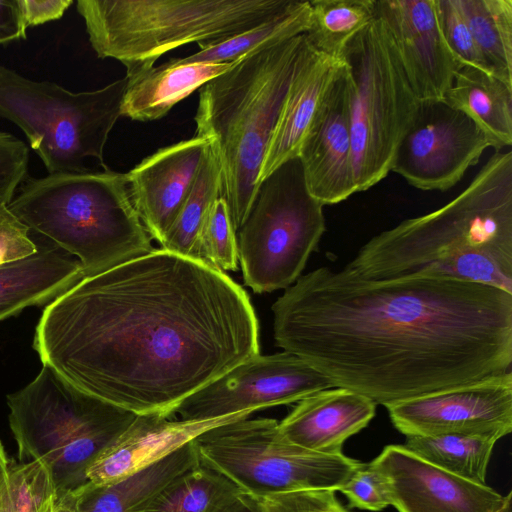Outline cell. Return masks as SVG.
<instances>
[{
	"mask_svg": "<svg viewBox=\"0 0 512 512\" xmlns=\"http://www.w3.org/2000/svg\"><path fill=\"white\" fill-rule=\"evenodd\" d=\"M33 348L80 390L136 415L166 417L260 354L245 290L162 248L85 276L50 301Z\"/></svg>",
	"mask_w": 512,
	"mask_h": 512,
	"instance_id": "obj_1",
	"label": "cell"
},
{
	"mask_svg": "<svg viewBox=\"0 0 512 512\" xmlns=\"http://www.w3.org/2000/svg\"><path fill=\"white\" fill-rule=\"evenodd\" d=\"M276 344L384 407L511 371L512 294L320 267L272 305Z\"/></svg>",
	"mask_w": 512,
	"mask_h": 512,
	"instance_id": "obj_2",
	"label": "cell"
},
{
	"mask_svg": "<svg viewBox=\"0 0 512 512\" xmlns=\"http://www.w3.org/2000/svg\"><path fill=\"white\" fill-rule=\"evenodd\" d=\"M345 268L370 280L446 279L512 294V152L496 151L441 208L372 237Z\"/></svg>",
	"mask_w": 512,
	"mask_h": 512,
	"instance_id": "obj_3",
	"label": "cell"
},
{
	"mask_svg": "<svg viewBox=\"0 0 512 512\" xmlns=\"http://www.w3.org/2000/svg\"><path fill=\"white\" fill-rule=\"evenodd\" d=\"M304 35L247 54L199 89L195 136L210 139L215 148L236 232L257 194Z\"/></svg>",
	"mask_w": 512,
	"mask_h": 512,
	"instance_id": "obj_4",
	"label": "cell"
},
{
	"mask_svg": "<svg viewBox=\"0 0 512 512\" xmlns=\"http://www.w3.org/2000/svg\"><path fill=\"white\" fill-rule=\"evenodd\" d=\"M8 209L79 261L84 277L154 250L127 174L104 169L26 178Z\"/></svg>",
	"mask_w": 512,
	"mask_h": 512,
	"instance_id": "obj_5",
	"label": "cell"
},
{
	"mask_svg": "<svg viewBox=\"0 0 512 512\" xmlns=\"http://www.w3.org/2000/svg\"><path fill=\"white\" fill-rule=\"evenodd\" d=\"M295 0H78L89 42L99 58H112L135 78L167 52L199 48L253 28Z\"/></svg>",
	"mask_w": 512,
	"mask_h": 512,
	"instance_id": "obj_6",
	"label": "cell"
},
{
	"mask_svg": "<svg viewBox=\"0 0 512 512\" xmlns=\"http://www.w3.org/2000/svg\"><path fill=\"white\" fill-rule=\"evenodd\" d=\"M7 405L19 462L43 463L58 496L88 483L89 465L136 417L80 390L45 364L29 384L7 395Z\"/></svg>",
	"mask_w": 512,
	"mask_h": 512,
	"instance_id": "obj_7",
	"label": "cell"
},
{
	"mask_svg": "<svg viewBox=\"0 0 512 512\" xmlns=\"http://www.w3.org/2000/svg\"><path fill=\"white\" fill-rule=\"evenodd\" d=\"M127 85L125 76L97 90L71 92L0 65V117L22 130L49 174L88 172V158L108 169L104 148L122 116Z\"/></svg>",
	"mask_w": 512,
	"mask_h": 512,
	"instance_id": "obj_8",
	"label": "cell"
},
{
	"mask_svg": "<svg viewBox=\"0 0 512 512\" xmlns=\"http://www.w3.org/2000/svg\"><path fill=\"white\" fill-rule=\"evenodd\" d=\"M349 119L356 192L391 171L397 146L419 99L404 73L384 22L374 19L345 47Z\"/></svg>",
	"mask_w": 512,
	"mask_h": 512,
	"instance_id": "obj_9",
	"label": "cell"
},
{
	"mask_svg": "<svg viewBox=\"0 0 512 512\" xmlns=\"http://www.w3.org/2000/svg\"><path fill=\"white\" fill-rule=\"evenodd\" d=\"M325 229L323 205L310 194L299 158L284 162L261 181L237 231L245 285L256 293L290 287Z\"/></svg>",
	"mask_w": 512,
	"mask_h": 512,
	"instance_id": "obj_10",
	"label": "cell"
},
{
	"mask_svg": "<svg viewBox=\"0 0 512 512\" xmlns=\"http://www.w3.org/2000/svg\"><path fill=\"white\" fill-rule=\"evenodd\" d=\"M278 421L239 419L194 439L199 463L255 497L302 490L338 491L364 463L341 454H323L287 440Z\"/></svg>",
	"mask_w": 512,
	"mask_h": 512,
	"instance_id": "obj_11",
	"label": "cell"
},
{
	"mask_svg": "<svg viewBox=\"0 0 512 512\" xmlns=\"http://www.w3.org/2000/svg\"><path fill=\"white\" fill-rule=\"evenodd\" d=\"M331 381L289 352L256 355L185 398L174 414L188 421L291 404L333 388Z\"/></svg>",
	"mask_w": 512,
	"mask_h": 512,
	"instance_id": "obj_12",
	"label": "cell"
},
{
	"mask_svg": "<svg viewBox=\"0 0 512 512\" xmlns=\"http://www.w3.org/2000/svg\"><path fill=\"white\" fill-rule=\"evenodd\" d=\"M490 143L463 112L441 100H419L395 151L391 171L421 190L446 191L479 162Z\"/></svg>",
	"mask_w": 512,
	"mask_h": 512,
	"instance_id": "obj_13",
	"label": "cell"
},
{
	"mask_svg": "<svg viewBox=\"0 0 512 512\" xmlns=\"http://www.w3.org/2000/svg\"><path fill=\"white\" fill-rule=\"evenodd\" d=\"M403 435L477 434L497 441L512 431V372L385 406Z\"/></svg>",
	"mask_w": 512,
	"mask_h": 512,
	"instance_id": "obj_14",
	"label": "cell"
},
{
	"mask_svg": "<svg viewBox=\"0 0 512 512\" xmlns=\"http://www.w3.org/2000/svg\"><path fill=\"white\" fill-rule=\"evenodd\" d=\"M381 476L398 512H503L511 491L502 495L447 472L411 452L390 444L368 463Z\"/></svg>",
	"mask_w": 512,
	"mask_h": 512,
	"instance_id": "obj_15",
	"label": "cell"
},
{
	"mask_svg": "<svg viewBox=\"0 0 512 512\" xmlns=\"http://www.w3.org/2000/svg\"><path fill=\"white\" fill-rule=\"evenodd\" d=\"M408 82L419 100H441L462 67L446 45L436 0H375Z\"/></svg>",
	"mask_w": 512,
	"mask_h": 512,
	"instance_id": "obj_16",
	"label": "cell"
},
{
	"mask_svg": "<svg viewBox=\"0 0 512 512\" xmlns=\"http://www.w3.org/2000/svg\"><path fill=\"white\" fill-rule=\"evenodd\" d=\"M298 158L310 194L323 206L356 193L344 62L302 140Z\"/></svg>",
	"mask_w": 512,
	"mask_h": 512,
	"instance_id": "obj_17",
	"label": "cell"
},
{
	"mask_svg": "<svg viewBox=\"0 0 512 512\" xmlns=\"http://www.w3.org/2000/svg\"><path fill=\"white\" fill-rule=\"evenodd\" d=\"M210 143V139L194 136L171 144L126 173L140 220L160 244L193 185Z\"/></svg>",
	"mask_w": 512,
	"mask_h": 512,
	"instance_id": "obj_18",
	"label": "cell"
},
{
	"mask_svg": "<svg viewBox=\"0 0 512 512\" xmlns=\"http://www.w3.org/2000/svg\"><path fill=\"white\" fill-rule=\"evenodd\" d=\"M243 411L210 420H176L159 414L136 415L133 422L92 461L86 478L93 486L114 483L164 459L216 426L248 418Z\"/></svg>",
	"mask_w": 512,
	"mask_h": 512,
	"instance_id": "obj_19",
	"label": "cell"
},
{
	"mask_svg": "<svg viewBox=\"0 0 512 512\" xmlns=\"http://www.w3.org/2000/svg\"><path fill=\"white\" fill-rule=\"evenodd\" d=\"M342 65L341 58L317 50L304 35L259 184L281 164L298 157L302 140Z\"/></svg>",
	"mask_w": 512,
	"mask_h": 512,
	"instance_id": "obj_20",
	"label": "cell"
},
{
	"mask_svg": "<svg viewBox=\"0 0 512 512\" xmlns=\"http://www.w3.org/2000/svg\"><path fill=\"white\" fill-rule=\"evenodd\" d=\"M375 413L371 399L333 387L298 401L278 427L287 440L304 449L341 454L344 443L367 427Z\"/></svg>",
	"mask_w": 512,
	"mask_h": 512,
	"instance_id": "obj_21",
	"label": "cell"
},
{
	"mask_svg": "<svg viewBox=\"0 0 512 512\" xmlns=\"http://www.w3.org/2000/svg\"><path fill=\"white\" fill-rule=\"evenodd\" d=\"M83 277L79 261L56 248L0 266V321L49 303Z\"/></svg>",
	"mask_w": 512,
	"mask_h": 512,
	"instance_id": "obj_22",
	"label": "cell"
},
{
	"mask_svg": "<svg viewBox=\"0 0 512 512\" xmlns=\"http://www.w3.org/2000/svg\"><path fill=\"white\" fill-rule=\"evenodd\" d=\"M235 62L177 63L170 59L154 66L135 78H128L121 114L136 121L158 120Z\"/></svg>",
	"mask_w": 512,
	"mask_h": 512,
	"instance_id": "obj_23",
	"label": "cell"
},
{
	"mask_svg": "<svg viewBox=\"0 0 512 512\" xmlns=\"http://www.w3.org/2000/svg\"><path fill=\"white\" fill-rule=\"evenodd\" d=\"M199 464L194 440L164 459L114 483L77 491V512H137L174 478Z\"/></svg>",
	"mask_w": 512,
	"mask_h": 512,
	"instance_id": "obj_24",
	"label": "cell"
},
{
	"mask_svg": "<svg viewBox=\"0 0 512 512\" xmlns=\"http://www.w3.org/2000/svg\"><path fill=\"white\" fill-rule=\"evenodd\" d=\"M443 100L467 115L496 151L512 145V87L494 75L462 66Z\"/></svg>",
	"mask_w": 512,
	"mask_h": 512,
	"instance_id": "obj_25",
	"label": "cell"
},
{
	"mask_svg": "<svg viewBox=\"0 0 512 512\" xmlns=\"http://www.w3.org/2000/svg\"><path fill=\"white\" fill-rule=\"evenodd\" d=\"M221 196V167L211 141L193 185L172 226L166 233L161 248L198 260V246L202 229L211 207Z\"/></svg>",
	"mask_w": 512,
	"mask_h": 512,
	"instance_id": "obj_26",
	"label": "cell"
},
{
	"mask_svg": "<svg viewBox=\"0 0 512 512\" xmlns=\"http://www.w3.org/2000/svg\"><path fill=\"white\" fill-rule=\"evenodd\" d=\"M405 437L403 445L422 459L466 480L486 484L496 439L465 433Z\"/></svg>",
	"mask_w": 512,
	"mask_h": 512,
	"instance_id": "obj_27",
	"label": "cell"
},
{
	"mask_svg": "<svg viewBox=\"0 0 512 512\" xmlns=\"http://www.w3.org/2000/svg\"><path fill=\"white\" fill-rule=\"evenodd\" d=\"M242 493L228 478L199 463L174 478L137 512H220Z\"/></svg>",
	"mask_w": 512,
	"mask_h": 512,
	"instance_id": "obj_28",
	"label": "cell"
},
{
	"mask_svg": "<svg viewBox=\"0 0 512 512\" xmlns=\"http://www.w3.org/2000/svg\"><path fill=\"white\" fill-rule=\"evenodd\" d=\"M489 73L512 87V0H459Z\"/></svg>",
	"mask_w": 512,
	"mask_h": 512,
	"instance_id": "obj_29",
	"label": "cell"
},
{
	"mask_svg": "<svg viewBox=\"0 0 512 512\" xmlns=\"http://www.w3.org/2000/svg\"><path fill=\"white\" fill-rule=\"evenodd\" d=\"M310 13L309 1L295 0L287 10L253 28L172 60L177 63L235 61L262 47L305 34L310 25Z\"/></svg>",
	"mask_w": 512,
	"mask_h": 512,
	"instance_id": "obj_30",
	"label": "cell"
},
{
	"mask_svg": "<svg viewBox=\"0 0 512 512\" xmlns=\"http://www.w3.org/2000/svg\"><path fill=\"white\" fill-rule=\"evenodd\" d=\"M305 33L319 51L341 58L347 44L375 17V0H312Z\"/></svg>",
	"mask_w": 512,
	"mask_h": 512,
	"instance_id": "obj_31",
	"label": "cell"
},
{
	"mask_svg": "<svg viewBox=\"0 0 512 512\" xmlns=\"http://www.w3.org/2000/svg\"><path fill=\"white\" fill-rule=\"evenodd\" d=\"M0 512H77V495L58 496L52 476L43 472L11 484L0 497Z\"/></svg>",
	"mask_w": 512,
	"mask_h": 512,
	"instance_id": "obj_32",
	"label": "cell"
},
{
	"mask_svg": "<svg viewBox=\"0 0 512 512\" xmlns=\"http://www.w3.org/2000/svg\"><path fill=\"white\" fill-rule=\"evenodd\" d=\"M198 260L222 272L238 269L236 231L222 196L215 201L205 221L199 240Z\"/></svg>",
	"mask_w": 512,
	"mask_h": 512,
	"instance_id": "obj_33",
	"label": "cell"
},
{
	"mask_svg": "<svg viewBox=\"0 0 512 512\" xmlns=\"http://www.w3.org/2000/svg\"><path fill=\"white\" fill-rule=\"evenodd\" d=\"M442 36L451 53L462 66H471L489 73L474 41L459 0H436Z\"/></svg>",
	"mask_w": 512,
	"mask_h": 512,
	"instance_id": "obj_34",
	"label": "cell"
},
{
	"mask_svg": "<svg viewBox=\"0 0 512 512\" xmlns=\"http://www.w3.org/2000/svg\"><path fill=\"white\" fill-rule=\"evenodd\" d=\"M257 498L262 512H348L332 489H302Z\"/></svg>",
	"mask_w": 512,
	"mask_h": 512,
	"instance_id": "obj_35",
	"label": "cell"
},
{
	"mask_svg": "<svg viewBox=\"0 0 512 512\" xmlns=\"http://www.w3.org/2000/svg\"><path fill=\"white\" fill-rule=\"evenodd\" d=\"M348 500V508L379 512L390 506V498L380 474L364 463L338 490Z\"/></svg>",
	"mask_w": 512,
	"mask_h": 512,
	"instance_id": "obj_36",
	"label": "cell"
},
{
	"mask_svg": "<svg viewBox=\"0 0 512 512\" xmlns=\"http://www.w3.org/2000/svg\"><path fill=\"white\" fill-rule=\"evenodd\" d=\"M29 151L14 135L0 131V205H8L27 178Z\"/></svg>",
	"mask_w": 512,
	"mask_h": 512,
	"instance_id": "obj_37",
	"label": "cell"
},
{
	"mask_svg": "<svg viewBox=\"0 0 512 512\" xmlns=\"http://www.w3.org/2000/svg\"><path fill=\"white\" fill-rule=\"evenodd\" d=\"M37 251L28 227L7 205H0V266L30 257Z\"/></svg>",
	"mask_w": 512,
	"mask_h": 512,
	"instance_id": "obj_38",
	"label": "cell"
},
{
	"mask_svg": "<svg viewBox=\"0 0 512 512\" xmlns=\"http://www.w3.org/2000/svg\"><path fill=\"white\" fill-rule=\"evenodd\" d=\"M25 27L42 25L60 19L73 4L72 0H18Z\"/></svg>",
	"mask_w": 512,
	"mask_h": 512,
	"instance_id": "obj_39",
	"label": "cell"
},
{
	"mask_svg": "<svg viewBox=\"0 0 512 512\" xmlns=\"http://www.w3.org/2000/svg\"><path fill=\"white\" fill-rule=\"evenodd\" d=\"M18 0H0V45L26 38Z\"/></svg>",
	"mask_w": 512,
	"mask_h": 512,
	"instance_id": "obj_40",
	"label": "cell"
},
{
	"mask_svg": "<svg viewBox=\"0 0 512 512\" xmlns=\"http://www.w3.org/2000/svg\"><path fill=\"white\" fill-rule=\"evenodd\" d=\"M220 512H262L257 497L242 493L227 504Z\"/></svg>",
	"mask_w": 512,
	"mask_h": 512,
	"instance_id": "obj_41",
	"label": "cell"
},
{
	"mask_svg": "<svg viewBox=\"0 0 512 512\" xmlns=\"http://www.w3.org/2000/svg\"><path fill=\"white\" fill-rule=\"evenodd\" d=\"M504 512H511V506H510V505H509V506H507V507L505 508Z\"/></svg>",
	"mask_w": 512,
	"mask_h": 512,
	"instance_id": "obj_42",
	"label": "cell"
}]
</instances>
